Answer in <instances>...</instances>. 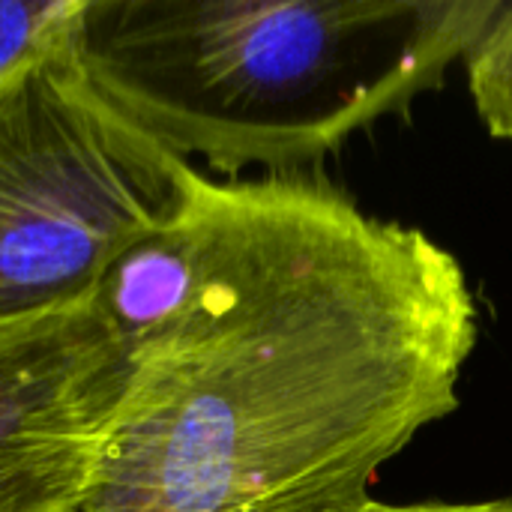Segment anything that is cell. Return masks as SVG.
Instances as JSON below:
<instances>
[{"label":"cell","mask_w":512,"mask_h":512,"mask_svg":"<svg viewBox=\"0 0 512 512\" xmlns=\"http://www.w3.org/2000/svg\"><path fill=\"white\" fill-rule=\"evenodd\" d=\"M90 306L126 393L87 512H258L369 489L459 408L480 306L423 228L312 174L186 168Z\"/></svg>","instance_id":"6da1fadb"},{"label":"cell","mask_w":512,"mask_h":512,"mask_svg":"<svg viewBox=\"0 0 512 512\" xmlns=\"http://www.w3.org/2000/svg\"><path fill=\"white\" fill-rule=\"evenodd\" d=\"M501 0H81L93 87L171 156L297 174L438 90Z\"/></svg>","instance_id":"7a4b0ae2"},{"label":"cell","mask_w":512,"mask_h":512,"mask_svg":"<svg viewBox=\"0 0 512 512\" xmlns=\"http://www.w3.org/2000/svg\"><path fill=\"white\" fill-rule=\"evenodd\" d=\"M186 168L93 87L72 24L3 75L0 330L90 303L171 216Z\"/></svg>","instance_id":"3957f363"},{"label":"cell","mask_w":512,"mask_h":512,"mask_svg":"<svg viewBox=\"0 0 512 512\" xmlns=\"http://www.w3.org/2000/svg\"><path fill=\"white\" fill-rule=\"evenodd\" d=\"M126 375L90 303L0 330V512H87Z\"/></svg>","instance_id":"277c9868"},{"label":"cell","mask_w":512,"mask_h":512,"mask_svg":"<svg viewBox=\"0 0 512 512\" xmlns=\"http://www.w3.org/2000/svg\"><path fill=\"white\" fill-rule=\"evenodd\" d=\"M462 60L483 126L512 144V3H498Z\"/></svg>","instance_id":"5b68a950"},{"label":"cell","mask_w":512,"mask_h":512,"mask_svg":"<svg viewBox=\"0 0 512 512\" xmlns=\"http://www.w3.org/2000/svg\"><path fill=\"white\" fill-rule=\"evenodd\" d=\"M81 0H0V78L72 24Z\"/></svg>","instance_id":"8992f818"},{"label":"cell","mask_w":512,"mask_h":512,"mask_svg":"<svg viewBox=\"0 0 512 512\" xmlns=\"http://www.w3.org/2000/svg\"><path fill=\"white\" fill-rule=\"evenodd\" d=\"M258 512H512V498L492 501H414V504H390L369 495V489L357 492H330L294 498L276 507Z\"/></svg>","instance_id":"52a82bcc"}]
</instances>
